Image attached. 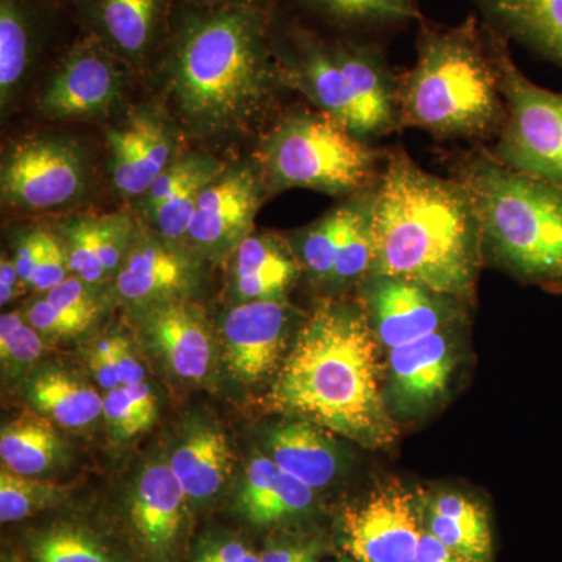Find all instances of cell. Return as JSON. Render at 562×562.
Returning a JSON list of instances; mask_svg holds the SVG:
<instances>
[{"instance_id":"cell-23","label":"cell","mask_w":562,"mask_h":562,"mask_svg":"<svg viewBox=\"0 0 562 562\" xmlns=\"http://www.w3.org/2000/svg\"><path fill=\"white\" fill-rule=\"evenodd\" d=\"M168 462L187 492L192 513H198L224 491L231 473L232 449L220 427L195 420L181 432Z\"/></svg>"},{"instance_id":"cell-35","label":"cell","mask_w":562,"mask_h":562,"mask_svg":"<svg viewBox=\"0 0 562 562\" xmlns=\"http://www.w3.org/2000/svg\"><path fill=\"white\" fill-rule=\"evenodd\" d=\"M43 335L29 324L21 313L2 314L0 319V358L3 373L20 375L40 360Z\"/></svg>"},{"instance_id":"cell-49","label":"cell","mask_w":562,"mask_h":562,"mask_svg":"<svg viewBox=\"0 0 562 562\" xmlns=\"http://www.w3.org/2000/svg\"><path fill=\"white\" fill-rule=\"evenodd\" d=\"M199 3H222V2H244V0H192Z\"/></svg>"},{"instance_id":"cell-31","label":"cell","mask_w":562,"mask_h":562,"mask_svg":"<svg viewBox=\"0 0 562 562\" xmlns=\"http://www.w3.org/2000/svg\"><path fill=\"white\" fill-rule=\"evenodd\" d=\"M35 412L68 430H83L103 416V397L76 373L60 368L40 369L25 383Z\"/></svg>"},{"instance_id":"cell-40","label":"cell","mask_w":562,"mask_h":562,"mask_svg":"<svg viewBox=\"0 0 562 562\" xmlns=\"http://www.w3.org/2000/svg\"><path fill=\"white\" fill-rule=\"evenodd\" d=\"M69 272L66 247L52 233L43 231V250L31 286L40 292H49L68 279Z\"/></svg>"},{"instance_id":"cell-32","label":"cell","mask_w":562,"mask_h":562,"mask_svg":"<svg viewBox=\"0 0 562 562\" xmlns=\"http://www.w3.org/2000/svg\"><path fill=\"white\" fill-rule=\"evenodd\" d=\"M54 425L38 413L22 414L3 425L0 432L3 469L33 479L54 471L66 453L65 442Z\"/></svg>"},{"instance_id":"cell-43","label":"cell","mask_w":562,"mask_h":562,"mask_svg":"<svg viewBox=\"0 0 562 562\" xmlns=\"http://www.w3.org/2000/svg\"><path fill=\"white\" fill-rule=\"evenodd\" d=\"M317 542L292 536H272L261 549V562H305Z\"/></svg>"},{"instance_id":"cell-24","label":"cell","mask_w":562,"mask_h":562,"mask_svg":"<svg viewBox=\"0 0 562 562\" xmlns=\"http://www.w3.org/2000/svg\"><path fill=\"white\" fill-rule=\"evenodd\" d=\"M233 255V288L241 302L286 301L302 273L291 243L272 233H250Z\"/></svg>"},{"instance_id":"cell-2","label":"cell","mask_w":562,"mask_h":562,"mask_svg":"<svg viewBox=\"0 0 562 562\" xmlns=\"http://www.w3.org/2000/svg\"><path fill=\"white\" fill-rule=\"evenodd\" d=\"M380 347L358 302H321L303 322L269 403L368 449L397 438L383 390Z\"/></svg>"},{"instance_id":"cell-21","label":"cell","mask_w":562,"mask_h":562,"mask_svg":"<svg viewBox=\"0 0 562 562\" xmlns=\"http://www.w3.org/2000/svg\"><path fill=\"white\" fill-rule=\"evenodd\" d=\"M80 7L90 33L133 63L162 46L173 10L171 0H85Z\"/></svg>"},{"instance_id":"cell-12","label":"cell","mask_w":562,"mask_h":562,"mask_svg":"<svg viewBox=\"0 0 562 562\" xmlns=\"http://www.w3.org/2000/svg\"><path fill=\"white\" fill-rule=\"evenodd\" d=\"M88 183L87 160L66 139L24 140L2 162L3 202L25 210H49L77 201Z\"/></svg>"},{"instance_id":"cell-18","label":"cell","mask_w":562,"mask_h":562,"mask_svg":"<svg viewBox=\"0 0 562 562\" xmlns=\"http://www.w3.org/2000/svg\"><path fill=\"white\" fill-rule=\"evenodd\" d=\"M143 336L166 371L181 382L199 383L209 376L214 341L201 310L172 301L144 310Z\"/></svg>"},{"instance_id":"cell-37","label":"cell","mask_w":562,"mask_h":562,"mask_svg":"<svg viewBox=\"0 0 562 562\" xmlns=\"http://www.w3.org/2000/svg\"><path fill=\"white\" fill-rule=\"evenodd\" d=\"M184 562H261V550L241 532L211 528L191 542Z\"/></svg>"},{"instance_id":"cell-41","label":"cell","mask_w":562,"mask_h":562,"mask_svg":"<svg viewBox=\"0 0 562 562\" xmlns=\"http://www.w3.org/2000/svg\"><path fill=\"white\" fill-rule=\"evenodd\" d=\"M25 319L41 335L50 338H69L85 331L79 322L70 319L60 310L55 308L46 297L29 306Z\"/></svg>"},{"instance_id":"cell-7","label":"cell","mask_w":562,"mask_h":562,"mask_svg":"<svg viewBox=\"0 0 562 562\" xmlns=\"http://www.w3.org/2000/svg\"><path fill=\"white\" fill-rule=\"evenodd\" d=\"M386 147L366 143L324 111L292 110L262 140L269 190H312L350 198L376 187Z\"/></svg>"},{"instance_id":"cell-42","label":"cell","mask_w":562,"mask_h":562,"mask_svg":"<svg viewBox=\"0 0 562 562\" xmlns=\"http://www.w3.org/2000/svg\"><path fill=\"white\" fill-rule=\"evenodd\" d=\"M110 342L120 387L146 382V369L131 339L125 338L121 333H114L110 335Z\"/></svg>"},{"instance_id":"cell-38","label":"cell","mask_w":562,"mask_h":562,"mask_svg":"<svg viewBox=\"0 0 562 562\" xmlns=\"http://www.w3.org/2000/svg\"><path fill=\"white\" fill-rule=\"evenodd\" d=\"M103 417L111 436L120 441L136 438L140 432L150 430L155 424V420L149 419L133 402L127 386L106 392L103 397Z\"/></svg>"},{"instance_id":"cell-45","label":"cell","mask_w":562,"mask_h":562,"mask_svg":"<svg viewBox=\"0 0 562 562\" xmlns=\"http://www.w3.org/2000/svg\"><path fill=\"white\" fill-rule=\"evenodd\" d=\"M41 250H43V231L25 233L18 239L13 260L21 280L27 286L32 284L33 273H35L41 258Z\"/></svg>"},{"instance_id":"cell-28","label":"cell","mask_w":562,"mask_h":562,"mask_svg":"<svg viewBox=\"0 0 562 562\" xmlns=\"http://www.w3.org/2000/svg\"><path fill=\"white\" fill-rule=\"evenodd\" d=\"M319 425L297 419L283 422L269 431L266 454L277 465L314 491L335 482L339 472L338 447Z\"/></svg>"},{"instance_id":"cell-33","label":"cell","mask_w":562,"mask_h":562,"mask_svg":"<svg viewBox=\"0 0 562 562\" xmlns=\"http://www.w3.org/2000/svg\"><path fill=\"white\" fill-rule=\"evenodd\" d=\"M38 40L31 0H0V99L10 101L24 79Z\"/></svg>"},{"instance_id":"cell-3","label":"cell","mask_w":562,"mask_h":562,"mask_svg":"<svg viewBox=\"0 0 562 562\" xmlns=\"http://www.w3.org/2000/svg\"><path fill=\"white\" fill-rule=\"evenodd\" d=\"M371 273L402 277L469 302L484 261L482 231L464 184L386 147L372 221Z\"/></svg>"},{"instance_id":"cell-8","label":"cell","mask_w":562,"mask_h":562,"mask_svg":"<svg viewBox=\"0 0 562 562\" xmlns=\"http://www.w3.org/2000/svg\"><path fill=\"white\" fill-rule=\"evenodd\" d=\"M506 105V121L490 149L514 169L562 190V92L539 87L514 61L509 41L483 22Z\"/></svg>"},{"instance_id":"cell-15","label":"cell","mask_w":562,"mask_h":562,"mask_svg":"<svg viewBox=\"0 0 562 562\" xmlns=\"http://www.w3.org/2000/svg\"><path fill=\"white\" fill-rule=\"evenodd\" d=\"M454 328L387 351L384 397L391 413L419 417L442 401L457 366Z\"/></svg>"},{"instance_id":"cell-25","label":"cell","mask_w":562,"mask_h":562,"mask_svg":"<svg viewBox=\"0 0 562 562\" xmlns=\"http://www.w3.org/2000/svg\"><path fill=\"white\" fill-rule=\"evenodd\" d=\"M70 272L85 283L101 284L117 276L133 243V222L125 214L79 216L65 225Z\"/></svg>"},{"instance_id":"cell-9","label":"cell","mask_w":562,"mask_h":562,"mask_svg":"<svg viewBox=\"0 0 562 562\" xmlns=\"http://www.w3.org/2000/svg\"><path fill=\"white\" fill-rule=\"evenodd\" d=\"M194 513L168 461L158 458L125 494L120 528L139 562H184Z\"/></svg>"},{"instance_id":"cell-13","label":"cell","mask_w":562,"mask_h":562,"mask_svg":"<svg viewBox=\"0 0 562 562\" xmlns=\"http://www.w3.org/2000/svg\"><path fill=\"white\" fill-rule=\"evenodd\" d=\"M268 192L260 166L225 168L199 195L188 241L210 257L235 251L250 235Z\"/></svg>"},{"instance_id":"cell-16","label":"cell","mask_w":562,"mask_h":562,"mask_svg":"<svg viewBox=\"0 0 562 562\" xmlns=\"http://www.w3.org/2000/svg\"><path fill=\"white\" fill-rule=\"evenodd\" d=\"M14 552L22 562H139L121 528L61 508L22 527Z\"/></svg>"},{"instance_id":"cell-20","label":"cell","mask_w":562,"mask_h":562,"mask_svg":"<svg viewBox=\"0 0 562 562\" xmlns=\"http://www.w3.org/2000/svg\"><path fill=\"white\" fill-rule=\"evenodd\" d=\"M168 239L139 238L132 243L116 276L122 301L149 306L184 301L198 281L194 261Z\"/></svg>"},{"instance_id":"cell-29","label":"cell","mask_w":562,"mask_h":562,"mask_svg":"<svg viewBox=\"0 0 562 562\" xmlns=\"http://www.w3.org/2000/svg\"><path fill=\"white\" fill-rule=\"evenodd\" d=\"M292 3L319 18L342 35L383 41L405 31L424 14L420 0H276Z\"/></svg>"},{"instance_id":"cell-11","label":"cell","mask_w":562,"mask_h":562,"mask_svg":"<svg viewBox=\"0 0 562 562\" xmlns=\"http://www.w3.org/2000/svg\"><path fill=\"white\" fill-rule=\"evenodd\" d=\"M420 503L392 482L344 509L342 547L355 562H414L424 532Z\"/></svg>"},{"instance_id":"cell-19","label":"cell","mask_w":562,"mask_h":562,"mask_svg":"<svg viewBox=\"0 0 562 562\" xmlns=\"http://www.w3.org/2000/svg\"><path fill=\"white\" fill-rule=\"evenodd\" d=\"M316 491L295 476L281 471L266 453L249 461L233 513L255 530H280L312 516Z\"/></svg>"},{"instance_id":"cell-47","label":"cell","mask_w":562,"mask_h":562,"mask_svg":"<svg viewBox=\"0 0 562 562\" xmlns=\"http://www.w3.org/2000/svg\"><path fill=\"white\" fill-rule=\"evenodd\" d=\"M21 284L25 283L21 280L13 258L2 257V261H0V303L2 306L9 305L20 294Z\"/></svg>"},{"instance_id":"cell-4","label":"cell","mask_w":562,"mask_h":562,"mask_svg":"<svg viewBox=\"0 0 562 562\" xmlns=\"http://www.w3.org/2000/svg\"><path fill=\"white\" fill-rule=\"evenodd\" d=\"M402 131L416 128L442 143L491 146L506 121L501 70L482 20L458 25L422 18L416 60L397 74Z\"/></svg>"},{"instance_id":"cell-46","label":"cell","mask_w":562,"mask_h":562,"mask_svg":"<svg viewBox=\"0 0 562 562\" xmlns=\"http://www.w3.org/2000/svg\"><path fill=\"white\" fill-rule=\"evenodd\" d=\"M414 562H469L461 554L453 552L441 539L436 538L432 532L424 530L417 547Z\"/></svg>"},{"instance_id":"cell-44","label":"cell","mask_w":562,"mask_h":562,"mask_svg":"<svg viewBox=\"0 0 562 562\" xmlns=\"http://www.w3.org/2000/svg\"><path fill=\"white\" fill-rule=\"evenodd\" d=\"M88 368H90L95 383L103 391L110 392L120 387L113 350H111L110 335L95 342L90 351H88Z\"/></svg>"},{"instance_id":"cell-14","label":"cell","mask_w":562,"mask_h":562,"mask_svg":"<svg viewBox=\"0 0 562 562\" xmlns=\"http://www.w3.org/2000/svg\"><path fill=\"white\" fill-rule=\"evenodd\" d=\"M122 74L114 54L92 33L81 36L41 95L40 109L52 120L98 116L121 94Z\"/></svg>"},{"instance_id":"cell-17","label":"cell","mask_w":562,"mask_h":562,"mask_svg":"<svg viewBox=\"0 0 562 562\" xmlns=\"http://www.w3.org/2000/svg\"><path fill=\"white\" fill-rule=\"evenodd\" d=\"M290 321L286 301L241 302L228 310L222 322V357L233 379L254 384L276 371Z\"/></svg>"},{"instance_id":"cell-1","label":"cell","mask_w":562,"mask_h":562,"mask_svg":"<svg viewBox=\"0 0 562 562\" xmlns=\"http://www.w3.org/2000/svg\"><path fill=\"white\" fill-rule=\"evenodd\" d=\"M276 5V0H177L162 69L192 131L209 136L249 127L284 88L271 38Z\"/></svg>"},{"instance_id":"cell-26","label":"cell","mask_w":562,"mask_h":562,"mask_svg":"<svg viewBox=\"0 0 562 562\" xmlns=\"http://www.w3.org/2000/svg\"><path fill=\"white\" fill-rule=\"evenodd\" d=\"M376 187L358 192L344 199L335 209L294 236L292 249L297 254L302 265L316 283L328 286L335 271L336 261L349 243L350 236L372 217L375 209Z\"/></svg>"},{"instance_id":"cell-50","label":"cell","mask_w":562,"mask_h":562,"mask_svg":"<svg viewBox=\"0 0 562 562\" xmlns=\"http://www.w3.org/2000/svg\"><path fill=\"white\" fill-rule=\"evenodd\" d=\"M77 2L81 3V2H85V0H77Z\"/></svg>"},{"instance_id":"cell-36","label":"cell","mask_w":562,"mask_h":562,"mask_svg":"<svg viewBox=\"0 0 562 562\" xmlns=\"http://www.w3.org/2000/svg\"><path fill=\"white\" fill-rule=\"evenodd\" d=\"M225 166L216 158L206 155H191L183 160L171 162L168 169L155 180L150 190L144 195V206L147 213H151L172 198L176 192L183 190L192 181L214 179L224 171Z\"/></svg>"},{"instance_id":"cell-6","label":"cell","mask_w":562,"mask_h":562,"mask_svg":"<svg viewBox=\"0 0 562 562\" xmlns=\"http://www.w3.org/2000/svg\"><path fill=\"white\" fill-rule=\"evenodd\" d=\"M471 194L484 260L527 283L562 292V190L503 165L490 146L443 157Z\"/></svg>"},{"instance_id":"cell-34","label":"cell","mask_w":562,"mask_h":562,"mask_svg":"<svg viewBox=\"0 0 562 562\" xmlns=\"http://www.w3.org/2000/svg\"><path fill=\"white\" fill-rule=\"evenodd\" d=\"M68 491L60 484L33 476L0 472V522L25 524L65 505Z\"/></svg>"},{"instance_id":"cell-39","label":"cell","mask_w":562,"mask_h":562,"mask_svg":"<svg viewBox=\"0 0 562 562\" xmlns=\"http://www.w3.org/2000/svg\"><path fill=\"white\" fill-rule=\"evenodd\" d=\"M91 284L85 283L79 277H68L57 288L46 292V299L66 316L79 322L87 330L101 312L98 299L91 291Z\"/></svg>"},{"instance_id":"cell-48","label":"cell","mask_w":562,"mask_h":562,"mask_svg":"<svg viewBox=\"0 0 562 562\" xmlns=\"http://www.w3.org/2000/svg\"><path fill=\"white\" fill-rule=\"evenodd\" d=\"M2 562H22L21 558L18 557V553L14 550H7L2 554Z\"/></svg>"},{"instance_id":"cell-30","label":"cell","mask_w":562,"mask_h":562,"mask_svg":"<svg viewBox=\"0 0 562 562\" xmlns=\"http://www.w3.org/2000/svg\"><path fill=\"white\" fill-rule=\"evenodd\" d=\"M425 530L469 562H491L494 541L482 503L461 492H439L420 506Z\"/></svg>"},{"instance_id":"cell-27","label":"cell","mask_w":562,"mask_h":562,"mask_svg":"<svg viewBox=\"0 0 562 562\" xmlns=\"http://www.w3.org/2000/svg\"><path fill=\"white\" fill-rule=\"evenodd\" d=\"M482 21L562 68V0H468Z\"/></svg>"},{"instance_id":"cell-5","label":"cell","mask_w":562,"mask_h":562,"mask_svg":"<svg viewBox=\"0 0 562 562\" xmlns=\"http://www.w3.org/2000/svg\"><path fill=\"white\" fill-rule=\"evenodd\" d=\"M271 38L284 88L302 92L366 143L401 133L397 72L383 41L325 36L273 10Z\"/></svg>"},{"instance_id":"cell-22","label":"cell","mask_w":562,"mask_h":562,"mask_svg":"<svg viewBox=\"0 0 562 562\" xmlns=\"http://www.w3.org/2000/svg\"><path fill=\"white\" fill-rule=\"evenodd\" d=\"M111 176L125 198L146 195L172 162V138L165 122L140 113L109 133Z\"/></svg>"},{"instance_id":"cell-10","label":"cell","mask_w":562,"mask_h":562,"mask_svg":"<svg viewBox=\"0 0 562 562\" xmlns=\"http://www.w3.org/2000/svg\"><path fill=\"white\" fill-rule=\"evenodd\" d=\"M358 303L384 350L458 327L465 301L439 294L402 277L369 273L358 284Z\"/></svg>"}]
</instances>
